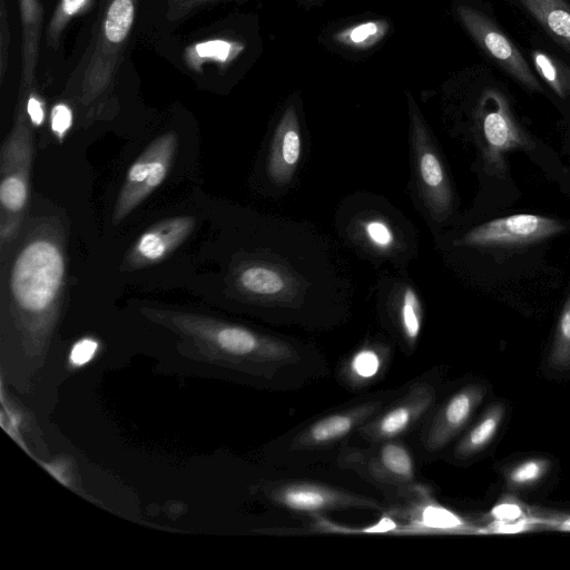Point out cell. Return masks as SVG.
I'll list each match as a JSON object with an SVG mask.
<instances>
[{
	"mask_svg": "<svg viewBox=\"0 0 570 570\" xmlns=\"http://www.w3.org/2000/svg\"><path fill=\"white\" fill-rule=\"evenodd\" d=\"M381 407L380 401H371L321 417L293 439L291 449L306 451L333 445L360 429Z\"/></svg>",
	"mask_w": 570,
	"mask_h": 570,
	"instance_id": "cell-12",
	"label": "cell"
},
{
	"mask_svg": "<svg viewBox=\"0 0 570 570\" xmlns=\"http://www.w3.org/2000/svg\"><path fill=\"white\" fill-rule=\"evenodd\" d=\"M412 142L419 187L426 207L436 220L452 212L453 195L444 166L430 139L424 124L412 111Z\"/></svg>",
	"mask_w": 570,
	"mask_h": 570,
	"instance_id": "cell-6",
	"label": "cell"
},
{
	"mask_svg": "<svg viewBox=\"0 0 570 570\" xmlns=\"http://www.w3.org/2000/svg\"><path fill=\"white\" fill-rule=\"evenodd\" d=\"M558 525H559L558 529H560V530H568V531H570V517L564 519L563 522L558 523Z\"/></svg>",
	"mask_w": 570,
	"mask_h": 570,
	"instance_id": "cell-32",
	"label": "cell"
},
{
	"mask_svg": "<svg viewBox=\"0 0 570 570\" xmlns=\"http://www.w3.org/2000/svg\"><path fill=\"white\" fill-rule=\"evenodd\" d=\"M341 458L344 465L380 483L405 487L415 478L414 460L410 451L393 440L384 441L375 451L350 450L342 453Z\"/></svg>",
	"mask_w": 570,
	"mask_h": 570,
	"instance_id": "cell-9",
	"label": "cell"
},
{
	"mask_svg": "<svg viewBox=\"0 0 570 570\" xmlns=\"http://www.w3.org/2000/svg\"><path fill=\"white\" fill-rule=\"evenodd\" d=\"M72 122L71 110L62 104L56 105L51 110V129L61 141Z\"/></svg>",
	"mask_w": 570,
	"mask_h": 570,
	"instance_id": "cell-26",
	"label": "cell"
},
{
	"mask_svg": "<svg viewBox=\"0 0 570 570\" xmlns=\"http://www.w3.org/2000/svg\"><path fill=\"white\" fill-rule=\"evenodd\" d=\"M175 323L209 338L223 353L273 373L301 360L297 350L289 343L262 335L248 328L199 320L183 314H171Z\"/></svg>",
	"mask_w": 570,
	"mask_h": 570,
	"instance_id": "cell-1",
	"label": "cell"
},
{
	"mask_svg": "<svg viewBox=\"0 0 570 570\" xmlns=\"http://www.w3.org/2000/svg\"><path fill=\"white\" fill-rule=\"evenodd\" d=\"M478 128L485 170L497 178L507 176L508 154L534 148L533 140L515 120L508 99L495 89L482 97Z\"/></svg>",
	"mask_w": 570,
	"mask_h": 570,
	"instance_id": "cell-3",
	"label": "cell"
},
{
	"mask_svg": "<svg viewBox=\"0 0 570 570\" xmlns=\"http://www.w3.org/2000/svg\"><path fill=\"white\" fill-rule=\"evenodd\" d=\"M177 147L174 132H166L142 151L127 171L112 212L117 226L165 180Z\"/></svg>",
	"mask_w": 570,
	"mask_h": 570,
	"instance_id": "cell-4",
	"label": "cell"
},
{
	"mask_svg": "<svg viewBox=\"0 0 570 570\" xmlns=\"http://www.w3.org/2000/svg\"><path fill=\"white\" fill-rule=\"evenodd\" d=\"M98 344L91 338H83L76 343L70 353L73 365H83L89 362L97 351Z\"/></svg>",
	"mask_w": 570,
	"mask_h": 570,
	"instance_id": "cell-27",
	"label": "cell"
},
{
	"mask_svg": "<svg viewBox=\"0 0 570 570\" xmlns=\"http://www.w3.org/2000/svg\"><path fill=\"white\" fill-rule=\"evenodd\" d=\"M419 523L430 528H451L460 524L459 519L442 507L425 505L419 512Z\"/></svg>",
	"mask_w": 570,
	"mask_h": 570,
	"instance_id": "cell-24",
	"label": "cell"
},
{
	"mask_svg": "<svg viewBox=\"0 0 570 570\" xmlns=\"http://www.w3.org/2000/svg\"><path fill=\"white\" fill-rule=\"evenodd\" d=\"M86 0H63L62 9L66 14L75 13L85 3Z\"/></svg>",
	"mask_w": 570,
	"mask_h": 570,
	"instance_id": "cell-31",
	"label": "cell"
},
{
	"mask_svg": "<svg viewBox=\"0 0 570 570\" xmlns=\"http://www.w3.org/2000/svg\"><path fill=\"white\" fill-rule=\"evenodd\" d=\"M551 368L564 371L570 367V292L562 306L553 342L548 355Z\"/></svg>",
	"mask_w": 570,
	"mask_h": 570,
	"instance_id": "cell-21",
	"label": "cell"
},
{
	"mask_svg": "<svg viewBox=\"0 0 570 570\" xmlns=\"http://www.w3.org/2000/svg\"><path fill=\"white\" fill-rule=\"evenodd\" d=\"M505 409L502 403L490 405L473 428L455 448L458 458H470L483 451L495 438L503 421Z\"/></svg>",
	"mask_w": 570,
	"mask_h": 570,
	"instance_id": "cell-17",
	"label": "cell"
},
{
	"mask_svg": "<svg viewBox=\"0 0 570 570\" xmlns=\"http://www.w3.org/2000/svg\"><path fill=\"white\" fill-rule=\"evenodd\" d=\"M550 466V461L543 458L524 460L505 472V483L511 490L531 488L547 475Z\"/></svg>",
	"mask_w": 570,
	"mask_h": 570,
	"instance_id": "cell-22",
	"label": "cell"
},
{
	"mask_svg": "<svg viewBox=\"0 0 570 570\" xmlns=\"http://www.w3.org/2000/svg\"><path fill=\"white\" fill-rule=\"evenodd\" d=\"M302 141L296 111L288 107L282 116L271 145L267 173L276 185L287 184L301 158Z\"/></svg>",
	"mask_w": 570,
	"mask_h": 570,
	"instance_id": "cell-14",
	"label": "cell"
},
{
	"mask_svg": "<svg viewBox=\"0 0 570 570\" xmlns=\"http://www.w3.org/2000/svg\"><path fill=\"white\" fill-rule=\"evenodd\" d=\"M564 229L566 226L554 218L517 214L476 226L460 243L474 247H514L543 240Z\"/></svg>",
	"mask_w": 570,
	"mask_h": 570,
	"instance_id": "cell-5",
	"label": "cell"
},
{
	"mask_svg": "<svg viewBox=\"0 0 570 570\" xmlns=\"http://www.w3.org/2000/svg\"><path fill=\"white\" fill-rule=\"evenodd\" d=\"M435 397L433 385L426 382L413 384L399 402L363 424L361 434L373 442L393 440L411 429L430 410Z\"/></svg>",
	"mask_w": 570,
	"mask_h": 570,
	"instance_id": "cell-10",
	"label": "cell"
},
{
	"mask_svg": "<svg viewBox=\"0 0 570 570\" xmlns=\"http://www.w3.org/2000/svg\"><path fill=\"white\" fill-rule=\"evenodd\" d=\"M194 226L195 219L189 216L171 217L153 225L127 252L125 269H139L160 263L180 246Z\"/></svg>",
	"mask_w": 570,
	"mask_h": 570,
	"instance_id": "cell-11",
	"label": "cell"
},
{
	"mask_svg": "<svg viewBox=\"0 0 570 570\" xmlns=\"http://www.w3.org/2000/svg\"><path fill=\"white\" fill-rule=\"evenodd\" d=\"M384 360L385 354L380 348L363 347L354 353L346 363L344 375L354 385L370 383L380 374Z\"/></svg>",
	"mask_w": 570,
	"mask_h": 570,
	"instance_id": "cell-18",
	"label": "cell"
},
{
	"mask_svg": "<svg viewBox=\"0 0 570 570\" xmlns=\"http://www.w3.org/2000/svg\"><path fill=\"white\" fill-rule=\"evenodd\" d=\"M269 497L276 504L297 512L381 509L380 503L371 498L309 481L277 483L269 490Z\"/></svg>",
	"mask_w": 570,
	"mask_h": 570,
	"instance_id": "cell-7",
	"label": "cell"
},
{
	"mask_svg": "<svg viewBox=\"0 0 570 570\" xmlns=\"http://www.w3.org/2000/svg\"><path fill=\"white\" fill-rule=\"evenodd\" d=\"M33 144L28 126L18 122L2 145L0 168V245H12L29 199V175Z\"/></svg>",
	"mask_w": 570,
	"mask_h": 570,
	"instance_id": "cell-2",
	"label": "cell"
},
{
	"mask_svg": "<svg viewBox=\"0 0 570 570\" xmlns=\"http://www.w3.org/2000/svg\"><path fill=\"white\" fill-rule=\"evenodd\" d=\"M397 322L406 343L415 345L422 330L423 311L416 292L410 286L404 287L401 294Z\"/></svg>",
	"mask_w": 570,
	"mask_h": 570,
	"instance_id": "cell-20",
	"label": "cell"
},
{
	"mask_svg": "<svg viewBox=\"0 0 570 570\" xmlns=\"http://www.w3.org/2000/svg\"><path fill=\"white\" fill-rule=\"evenodd\" d=\"M459 14L474 40L504 71L530 90H541L528 62L513 42L487 16L462 6Z\"/></svg>",
	"mask_w": 570,
	"mask_h": 570,
	"instance_id": "cell-8",
	"label": "cell"
},
{
	"mask_svg": "<svg viewBox=\"0 0 570 570\" xmlns=\"http://www.w3.org/2000/svg\"><path fill=\"white\" fill-rule=\"evenodd\" d=\"M134 6L131 0H114L105 21L106 37L110 42H121L131 26Z\"/></svg>",
	"mask_w": 570,
	"mask_h": 570,
	"instance_id": "cell-23",
	"label": "cell"
},
{
	"mask_svg": "<svg viewBox=\"0 0 570 570\" xmlns=\"http://www.w3.org/2000/svg\"><path fill=\"white\" fill-rule=\"evenodd\" d=\"M27 111H28L31 122L35 126H40L42 124L43 118H45V112H43L41 102L37 98H35V97L29 98V100L27 102Z\"/></svg>",
	"mask_w": 570,
	"mask_h": 570,
	"instance_id": "cell-30",
	"label": "cell"
},
{
	"mask_svg": "<svg viewBox=\"0 0 570 570\" xmlns=\"http://www.w3.org/2000/svg\"><path fill=\"white\" fill-rule=\"evenodd\" d=\"M377 32V26L373 22L363 23L357 26L351 31L350 39L355 42H362L368 37L375 35Z\"/></svg>",
	"mask_w": 570,
	"mask_h": 570,
	"instance_id": "cell-29",
	"label": "cell"
},
{
	"mask_svg": "<svg viewBox=\"0 0 570 570\" xmlns=\"http://www.w3.org/2000/svg\"><path fill=\"white\" fill-rule=\"evenodd\" d=\"M484 395L485 389L480 384H470L453 394L435 414L425 448L431 452L444 448L468 423Z\"/></svg>",
	"mask_w": 570,
	"mask_h": 570,
	"instance_id": "cell-13",
	"label": "cell"
},
{
	"mask_svg": "<svg viewBox=\"0 0 570 570\" xmlns=\"http://www.w3.org/2000/svg\"><path fill=\"white\" fill-rule=\"evenodd\" d=\"M537 72L562 98L570 97V68L546 51L534 50L531 53Z\"/></svg>",
	"mask_w": 570,
	"mask_h": 570,
	"instance_id": "cell-19",
	"label": "cell"
},
{
	"mask_svg": "<svg viewBox=\"0 0 570 570\" xmlns=\"http://www.w3.org/2000/svg\"><path fill=\"white\" fill-rule=\"evenodd\" d=\"M534 19L570 51V4L567 0H520Z\"/></svg>",
	"mask_w": 570,
	"mask_h": 570,
	"instance_id": "cell-16",
	"label": "cell"
},
{
	"mask_svg": "<svg viewBox=\"0 0 570 570\" xmlns=\"http://www.w3.org/2000/svg\"><path fill=\"white\" fill-rule=\"evenodd\" d=\"M364 233L368 242L377 248L387 249L394 244L392 229L380 219L366 222Z\"/></svg>",
	"mask_w": 570,
	"mask_h": 570,
	"instance_id": "cell-25",
	"label": "cell"
},
{
	"mask_svg": "<svg viewBox=\"0 0 570 570\" xmlns=\"http://www.w3.org/2000/svg\"><path fill=\"white\" fill-rule=\"evenodd\" d=\"M230 46L226 41L215 40L200 43L196 47V52L200 57H210L225 60L229 53Z\"/></svg>",
	"mask_w": 570,
	"mask_h": 570,
	"instance_id": "cell-28",
	"label": "cell"
},
{
	"mask_svg": "<svg viewBox=\"0 0 570 570\" xmlns=\"http://www.w3.org/2000/svg\"><path fill=\"white\" fill-rule=\"evenodd\" d=\"M236 286L246 294L258 298H283L293 291L288 277L266 264H248L243 266L235 276Z\"/></svg>",
	"mask_w": 570,
	"mask_h": 570,
	"instance_id": "cell-15",
	"label": "cell"
}]
</instances>
